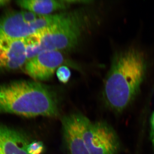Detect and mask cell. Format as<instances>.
Returning <instances> with one entry per match:
<instances>
[{
	"instance_id": "obj_1",
	"label": "cell",
	"mask_w": 154,
	"mask_h": 154,
	"mask_svg": "<svg viewBox=\"0 0 154 154\" xmlns=\"http://www.w3.org/2000/svg\"><path fill=\"white\" fill-rule=\"evenodd\" d=\"M148 62L140 50L130 47L116 53L104 83L103 96L110 109L120 112L130 105L145 79Z\"/></svg>"
},
{
	"instance_id": "obj_2",
	"label": "cell",
	"mask_w": 154,
	"mask_h": 154,
	"mask_svg": "<svg viewBox=\"0 0 154 154\" xmlns=\"http://www.w3.org/2000/svg\"><path fill=\"white\" fill-rule=\"evenodd\" d=\"M0 113L25 117H56L59 104L55 92L36 81L19 80L0 85Z\"/></svg>"
},
{
	"instance_id": "obj_3",
	"label": "cell",
	"mask_w": 154,
	"mask_h": 154,
	"mask_svg": "<svg viewBox=\"0 0 154 154\" xmlns=\"http://www.w3.org/2000/svg\"><path fill=\"white\" fill-rule=\"evenodd\" d=\"M83 20L76 14H66L60 21L32 34L36 42L34 57L42 51L70 49L79 40Z\"/></svg>"
},
{
	"instance_id": "obj_4",
	"label": "cell",
	"mask_w": 154,
	"mask_h": 154,
	"mask_svg": "<svg viewBox=\"0 0 154 154\" xmlns=\"http://www.w3.org/2000/svg\"><path fill=\"white\" fill-rule=\"evenodd\" d=\"M35 15L30 11L13 12L0 17V37L9 39L24 38L55 23L54 15Z\"/></svg>"
},
{
	"instance_id": "obj_5",
	"label": "cell",
	"mask_w": 154,
	"mask_h": 154,
	"mask_svg": "<svg viewBox=\"0 0 154 154\" xmlns=\"http://www.w3.org/2000/svg\"><path fill=\"white\" fill-rule=\"evenodd\" d=\"M84 138L90 154H118L120 141L113 127L105 122H92L89 119Z\"/></svg>"
},
{
	"instance_id": "obj_6",
	"label": "cell",
	"mask_w": 154,
	"mask_h": 154,
	"mask_svg": "<svg viewBox=\"0 0 154 154\" xmlns=\"http://www.w3.org/2000/svg\"><path fill=\"white\" fill-rule=\"evenodd\" d=\"M89 120L80 113L69 114L62 119L63 137L69 154H90L84 138V130Z\"/></svg>"
},
{
	"instance_id": "obj_7",
	"label": "cell",
	"mask_w": 154,
	"mask_h": 154,
	"mask_svg": "<svg viewBox=\"0 0 154 154\" xmlns=\"http://www.w3.org/2000/svg\"><path fill=\"white\" fill-rule=\"evenodd\" d=\"M63 61V56L60 51H42L27 61L25 72L36 82L48 81L51 79Z\"/></svg>"
},
{
	"instance_id": "obj_8",
	"label": "cell",
	"mask_w": 154,
	"mask_h": 154,
	"mask_svg": "<svg viewBox=\"0 0 154 154\" xmlns=\"http://www.w3.org/2000/svg\"><path fill=\"white\" fill-rule=\"evenodd\" d=\"M33 140L23 131L0 123V154H31Z\"/></svg>"
},
{
	"instance_id": "obj_9",
	"label": "cell",
	"mask_w": 154,
	"mask_h": 154,
	"mask_svg": "<svg viewBox=\"0 0 154 154\" xmlns=\"http://www.w3.org/2000/svg\"><path fill=\"white\" fill-rule=\"evenodd\" d=\"M24 38H6L0 45V69L15 70L27 62Z\"/></svg>"
},
{
	"instance_id": "obj_10",
	"label": "cell",
	"mask_w": 154,
	"mask_h": 154,
	"mask_svg": "<svg viewBox=\"0 0 154 154\" xmlns=\"http://www.w3.org/2000/svg\"><path fill=\"white\" fill-rule=\"evenodd\" d=\"M78 1L55 0H24L17 4L27 11L41 16L51 15L55 11L64 10Z\"/></svg>"
},
{
	"instance_id": "obj_11",
	"label": "cell",
	"mask_w": 154,
	"mask_h": 154,
	"mask_svg": "<svg viewBox=\"0 0 154 154\" xmlns=\"http://www.w3.org/2000/svg\"><path fill=\"white\" fill-rule=\"evenodd\" d=\"M56 72L58 79L64 84L67 83L71 76V71L68 67L65 66H60Z\"/></svg>"
},
{
	"instance_id": "obj_12",
	"label": "cell",
	"mask_w": 154,
	"mask_h": 154,
	"mask_svg": "<svg viewBox=\"0 0 154 154\" xmlns=\"http://www.w3.org/2000/svg\"><path fill=\"white\" fill-rule=\"evenodd\" d=\"M151 139L154 150V112L152 113L150 119Z\"/></svg>"
},
{
	"instance_id": "obj_13",
	"label": "cell",
	"mask_w": 154,
	"mask_h": 154,
	"mask_svg": "<svg viewBox=\"0 0 154 154\" xmlns=\"http://www.w3.org/2000/svg\"><path fill=\"white\" fill-rule=\"evenodd\" d=\"M11 2L9 1H5V0H0V8L4 7V6L8 5L9 3Z\"/></svg>"
}]
</instances>
